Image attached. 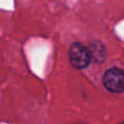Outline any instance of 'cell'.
Returning <instances> with one entry per match:
<instances>
[{"label": "cell", "instance_id": "6da1fadb", "mask_svg": "<svg viewBox=\"0 0 124 124\" xmlns=\"http://www.w3.org/2000/svg\"><path fill=\"white\" fill-rule=\"evenodd\" d=\"M69 59L75 68L83 69L88 66L91 57L87 47L79 43H74L69 48Z\"/></svg>", "mask_w": 124, "mask_h": 124}, {"label": "cell", "instance_id": "7a4b0ae2", "mask_svg": "<svg viewBox=\"0 0 124 124\" xmlns=\"http://www.w3.org/2000/svg\"><path fill=\"white\" fill-rule=\"evenodd\" d=\"M105 87L113 93H120L124 90V72L118 68L108 69L103 78Z\"/></svg>", "mask_w": 124, "mask_h": 124}, {"label": "cell", "instance_id": "3957f363", "mask_svg": "<svg viewBox=\"0 0 124 124\" xmlns=\"http://www.w3.org/2000/svg\"><path fill=\"white\" fill-rule=\"evenodd\" d=\"M87 48H88L91 59H93L94 61H96L98 63H101L105 60V58H106V48H105L104 45L101 42L92 41V42H90Z\"/></svg>", "mask_w": 124, "mask_h": 124}]
</instances>
